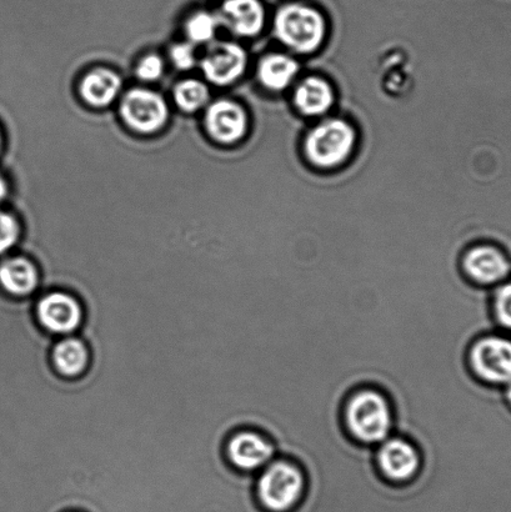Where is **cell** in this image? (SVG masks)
Here are the masks:
<instances>
[{
  "label": "cell",
  "mask_w": 511,
  "mask_h": 512,
  "mask_svg": "<svg viewBox=\"0 0 511 512\" xmlns=\"http://www.w3.org/2000/svg\"><path fill=\"white\" fill-rule=\"evenodd\" d=\"M295 105L300 112L309 117L327 113L334 102L333 90L325 80L305 79L294 95Z\"/></svg>",
  "instance_id": "e0dca14e"
},
{
  "label": "cell",
  "mask_w": 511,
  "mask_h": 512,
  "mask_svg": "<svg viewBox=\"0 0 511 512\" xmlns=\"http://www.w3.org/2000/svg\"><path fill=\"white\" fill-rule=\"evenodd\" d=\"M205 128L210 137L217 142L232 144L238 142L247 133V114L232 100H218L210 104L205 112Z\"/></svg>",
  "instance_id": "7c38bea8"
},
{
  "label": "cell",
  "mask_w": 511,
  "mask_h": 512,
  "mask_svg": "<svg viewBox=\"0 0 511 512\" xmlns=\"http://www.w3.org/2000/svg\"><path fill=\"white\" fill-rule=\"evenodd\" d=\"M174 100L183 112L194 113L208 103L209 89L199 80H183L174 88Z\"/></svg>",
  "instance_id": "d6986e66"
},
{
  "label": "cell",
  "mask_w": 511,
  "mask_h": 512,
  "mask_svg": "<svg viewBox=\"0 0 511 512\" xmlns=\"http://www.w3.org/2000/svg\"><path fill=\"white\" fill-rule=\"evenodd\" d=\"M65 512H84V511H79V510H70V511H65Z\"/></svg>",
  "instance_id": "4316f807"
},
{
  "label": "cell",
  "mask_w": 511,
  "mask_h": 512,
  "mask_svg": "<svg viewBox=\"0 0 511 512\" xmlns=\"http://www.w3.org/2000/svg\"><path fill=\"white\" fill-rule=\"evenodd\" d=\"M20 225L9 213L0 212V256L8 254L19 243Z\"/></svg>",
  "instance_id": "44dd1931"
},
{
  "label": "cell",
  "mask_w": 511,
  "mask_h": 512,
  "mask_svg": "<svg viewBox=\"0 0 511 512\" xmlns=\"http://www.w3.org/2000/svg\"><path fill=\"white\" fill-rule=\"evenodd\" d=\"M35 316L40 328L48 334L77 335L84 320L83 305L77 296L67 290H50L40 293L35 303Z\"/></svg>",
  "instance_id": "5b68a950"
},
{
  "label": "cell",
  "mask_w": 511,
  "mask_h": 512,
  "mask_svg": "<svg viewBox=\"0 0 511 512\" xmlns=\"http://www.w3.org/2000/svg\"><path fill=\"white\" fill-rule=\"evenodd\" d=\"M355 143L354 129L340 119L327 120L315 127L305 140V153L319 168H334L345 162Z\"/></svg>",
  "instance_id": "277c9868"
},
{
  "label": "cell",
  "mask_w": 511,
  "mask_h": 512,
  "mask_svg": "<svg viewBox=\"0 0 511 512\" xmlns=\"http://www.w3.org/2000/svg\"><path fill=\"white\" fill-rule=\"evenodd\" d=\"M218 14L198 12L192 15L185 24V33L192 44L210 43L220 28Z\"/></svg>",
  "instance_id": "ffe728a7"
},
{
  "label": "cell",
  "mask_w": 511,
  "mask_h": 512,
  "mask_svg": "<svg viewBox=\"0 0 511 512\" xmlns=\"http://www.w3.org/2000/svg\"><path fill=\"white\" fill-rule=\"evenodd\" d=\"M0 147H2V135H0Z\"/></svg>",
  "instance_id": "f1b7e54d"
},
{
  "label": "cell",
  "mask_w": 511,
  "mask_h": 512,
  "mask_svg": "<svg viewBox=\"0 0 511 512\" xmlns=\"http://www.w3.org/2000/svg\"><path fill=\"white\" fill-rule=\"evenodd\" d=\"M348 429L364 444L383 443L393 428L389 401L377 390H362L349 400L345 411Z\"/></svg>",
  "instance_id": "6da1fadb"
},
{
  "label": "cell",
  "mask_w": 511,
  "mask_h": 512,
  "mask_svg": "<svg viewBox=\"0 0 511 512\" xmlns=\"http://www.w3.org/2000/svg\"><path fill=\"white\" fill-rule=\"evenodd\" d=\"M247 63V53L240 45L222 42L208 48L200 65L210 83L229 85L242 77Z\"/></svg>",
  "instance_id": "9c48e42d"
},
{
  "label": "cell",
  "mask_w": 511,
  "mask_h": 512,
  "mask_svg": "<svg viewBox=\"0 0 511 512\" xmlns=\"http://www.w3.org/2000/svg\"><path fill=\"white\" fill-rule=\"evenodd\" d=\"M494 314L503 328L511 330V281L500 286L495 294Z\"/></svg>",
  "instance_id": "7402d4cb"
},
{
  "label": "cell",
  "mask_w": 511,
  "mask_h": 512,
  "mask_svg": "<svg viewBox=\"0 0 511 512\" xmlns=\"http://www.w3.org/2000/svg\"><path fill=\"white\" fill-rule=\"evenodd\" d=\"M464 269L474 283L494 285L508 278L511 265L507 256L499 249L478 247L465 255Z\"/></svg>",
  "instance_id": "4fadbf2b"
},
{
  "label": "cell",
  "mask_w": 511,
  "mask_h": 512,
  "mask_svg": "<svg viewBox=\"0 0 511 512\" xmlns=\"http://www.w3.org/2000/svg\"><path fill=\"white\" fill-rule=\"evenodd\" d=\"M378 465L385 478L394 483H407L418 474L422 458L410 441L393 438L383 441L380 446Z\"/></svg>",
  "instance_id": "30bf717a"
},
{
  "label": "cell",
  "mask_w": 511,
  "mask_h": 512,
  "mask_svg": "<svg viewBox=\"0 0 511 512\" xmlns=\"http://www.w3.org/2000/svg\"><path fill=\"white\" fill-rule=\"evenodd\" d=\"M299 72V64L284 54H270L260 60L258 77L265 88L280 92L289 87Z\"/></svg>",
  "instance_id": "ac0fdd59"
},
{
  "label": "cell",
  "mask_w": 511,
  "mask_h": 512,
  "mask_svg": "<svg viewBox=\"0 0 511 512\" xmlns=\"http://www.w3.org/2000/svg\"><path fill=\"white\" fill-rule=\"evenodd\" d=\"M122 89V79L113 70L94 69L80 83L79 93L84 102L95 108L112 104Z\"/></svg>",
  "instance_id": "2e32d148"
},
{
  "label": "cell",
  "mask_w": 511,
  "mask_h": 512,
  "mask_svg": "<svg viewBox=\"0 0 511 512\" xmlns=\"http://www.w3.org/2000/svg\"><path fill=\"white\" fill-rule=\"evenodd\" d=\"M274 445L262 431L240 429L229 436L225 456L232 468L242 474L253 475L273 461Z\"/></svg>",
  "instance_id": "52a82bcc"
},
{
  "label": "cell",
  "mask_w": 511,
  "mask_h": 512,
  "mask_svg": "<svg viewBox=\"0 0 511 512\" xmlns=\"http://www.w3.org/2000/svg\"><path fill=\"white\" fill-rule=\"evenodd\" d=\"M50 360L59 375L67 379H77L87 373L90 365V351L87 343L79 335L62 336L55 340Z\"/></svg>",
  "instance_id": "9a60e30c"
},
{
  "label": "cell",
  "mask_w": 511,
  "mask_h": 512,
  "mask_svg": "<svg viewBox=\"0 0 511 512\" xmlns=\"http://www.w3.org/2000/svg\"><path fill=\"white\" fill-rule=\"evenodd\" d=\"M170 59L173 64L180 70L192 69L197 63V57H195V50L192 43H180L175 44L170 49Z\"/></svg>",
  "instance_id": "cb8c5ba5"
},
{
  "label": "cell",
  "mask_w": 511,
  "mask_h": 512,
  "mask_svg": "<svg viewBox=\"0 0 511 512\" xmlns=\"http://www.w3.org/2000/svg\"><path fill=\"white\" fill-rule=\"evenodd\" d=\"M0 501H2V500H0ZM2 503H3V501H2ZM3 504H5V503H3ZM5 505H8V504H5ZM8 506H10V505H8ZM12 508H14V506H12ZM18 509H28V508H18Z\"/></svg>",
  "instance_id": "83f0119b"
},
{
  "label": "cell",
  "mask_w": 511,
  "mask_h": 512,
  "mask_svg": "<svg viewBox=\"0 0 511 512\" xmlns=\"http://www.w3.org/2000/svg\"><path fill=\"white\" fill-rule=\"evenodd\" d=\"M8 194V187L7 183L4 182V179L0 177V202L7 197Z\"/></svg>",
  "instance_id": "d4e9b609"
},
{
  "label": "cell",
  "mask_w": 511,
  "mask_h": 512,
  "mask_svg": "<svg viewBox=\"0 0 511 512\" xmlns=\"http://www.w3.org/2000/svg\"><path fill=\"white\" fill-rule=\"evenodd\" d=\"M504 398L505 404H507L508 408L511 410V383L507 385V390H505Z\"/></svg>",
  "instance_id": "484cf974"
},
{
  "label": "cell",
  "mask_w": 511,
  "mask_h": 512,
  "mask_svg": "<svg viewBox=\"0 0 511 512\" xmlns=\"http://www.w3.org/2000/svg\"><path fill=\"white\" fill-rule=\"evenodd\" d=\"M219 19L238 37L250 38L262 32L264 8L259 0H225Z\"/></svg>",
  "instance_id": "5bb4252c"
},
{
  "label": "cell",
  "mask_w": 511,
  "mask_h": 512,
  "mask_svg": "<svg viewBox=\"0 0 511 512\" xmlns=\"http://www.w3.org/2000/svg\"><path fill=\"white\" fill-rule=\"evenodd\" d=\"M305 480L302 471L289 461H274L254 484V496L264 510L288 512L302 499Z\"/></svg>",
  "instance_id": "7a4b0ae2"
},
{
  "label": "cell",
  "mask_w": 511,
  "mask_h": 512,
  "mask_svg": "<svg viewBox=\"0 0 511 512\" xmlns=\"http://www.w3.org/2000/svg\"><path fill=\"white\" fill-rule=\"evenodd\" d=\"M120 115L134 132H158L168 122L169 109L162 95L149 89H133L120 103Z\"/></svg>",
  "instance_id": "ba28073f"
},
{
  "label": "cell",
  "mask_w": 511,
  "mask_h": 512,
  "mask_svg": "<svg viewBox=\"0 0 511 512\" xmlns=\"http://www.w3.org/2000/svg\"><path fill=\"white\" fill-rule=\"evenodd\" d=\"M280 42L298 53H312L323 43L325 23L322 14L302 4H287L274 20Z\"/></svg>",
  "instance_id": "3957f363"
},
{
  "label": "cell",
  "mask_w": 511,
  "mask_h": 512,
  "mask_svg": "<svg viewBox=\"0 0 511 512\" xmlns=\"http://www.w3.org/2000/svg\"><path fill=\"white\" fill-rule=\"evenodd\" d=\"M473 373L484 383H511V339L500 335L479 339L470 350Z\"/></svg>",
  "instance_id": "8992f818"
},
{
  "label": "cell",
  "mask_w": 511,
  "mask_h": 512,
  "mask_svg": "<svg viewBox=\"0 0 511 512\" xmlns=\"http://www.w3.org/2000/svg\"><path fill=\"white\" fill-rule=\"evenodd\" d=\"M42 276L28 255H13L0 261V290L12 298L24 299L40 294Z\"/></svg>",
  "instance_id": "8fae6325"
},
{
  "label": "cell",
  "mask_w": 511,
  "mask_h": 512,
  "mask_svg": "<svg viewBox=\"0 0 511 512\" xmlns=\"http://www.w3.org/2000/svg\"><path fill=\"white\" fill-rule=\"evenodd\" d=\"M163 72V59L155 54H150L147 55V57H144L142 60H140L137 69H135L137 77L144 80V82H154V80L162 77Z\"/></svg>",
  "instance_id": "603a6c76"
}]
</instances>
